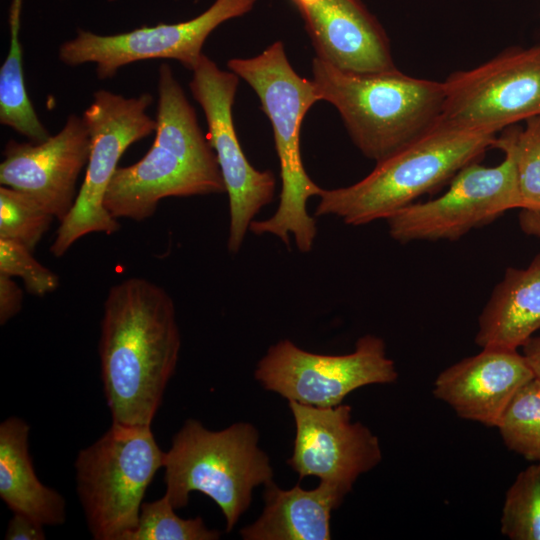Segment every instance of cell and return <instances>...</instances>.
<instances>
[{
	"label": "cell",
	"mask_w": 540,
	"mask_h": 540,
	"mask_svg": "<svg viewBox=\"0 0 540 540\" xmlns=\"http://www.w3.org/2000/svg\"><path fill=\"white\" fill-rule=\"evenodd\" d=\"M103 310L98 352L112 422L151 426L181 348L174 302L159 285L130 277L109 289Z\"/></svg>",
	"instance_id": "6da1fadb"
},
{
	"label": "cell",
	"mask_w": 540,
	"mask_h": 540,
	"mask_svg": "<svg viewBox=\"0 0 540 540\" xmlns=\"http://www.w3.org/2000/svg\"><path fill=\"white\" fill-rule=\"evenodd\" d=\"M155 139L142 159L116 169L104 206L115 219L144 221L168 197L226 192L216 154L171 66L158 70Z\"/></svg>",
	"instance_id": "7a4b0ae2"
},
{
	"label": "cell",
	"mask_w": 540,
	"mask_h": 540,
	"mask_svg": "<svg viewBox=\"0 0 540 540\" xmlns=\"http://www.w3.org/2000/svg\"><path fill=\"white\" fill-rule=\"evenodd\" d=\"M497 133L440 120L422 136L376 162L360 181L323 189L316 216L334 215L359 226L387 219L396 211L450 183L466 165L493 148Z\"/></svg>",
	"instance_id": "3957f363"
},
{
	"label": "cell",
	"mask_w": 540,
	"mask_h": 540,
	"mask_svg": "<svg viewBox=\"0 0 540 540\" xmlns=\"http://www.w3.org/2000/svg\"><path fill=\"white\" fill-rule=\"evenodd\" d=\"M227 67L257 94L272 124L280 164L279 206L270 218L253 220L249 230L257 235L273 234L287 247L292 234L298 250L307 253L317 234L316 221L306 209L307 201L323 190L308 176L300 150L302 121L312 105L320 101L314 82L293 69L281 41L255 57L232 58Z\"/></svg>",
	"instance_id": "277c9868"
},
{
	"label": "cell",
	"mask_w": 540,
	"mask_h": 540,
	"mask_svg": "<svg viewBox=\"0 0 540 540\" xmlns=\"http://www.w3.org/2000/svg\"><path fill=\"white\" fill-rule=\"evenodd\" d=\"M312 74L320 100L337 109L355 146L375 162L422 136L442 118V82L398 69L344 71L317 57Z\"/></svg>",
	"instance_id": "5b68a950"
},
{
	"label": "cell",
	"mask_w": 540,
	"mask_h": 540,
	"mask_svg": "<svg viewBox=\"0 0 540 540\" xmlns=\"http://www.w3.org/2000/svg\"><path fill=\"white\" fill-rule=\"evenodd\" d=\"M258 442V430L251 423L212 431L187 419L164 455V495L180 509L191 492L203 493L220 508L226 532H231L248 510L253 490L273 481L270 458Z\"/></svg>",
	"instance_id": "8992f818"
},
{
	"label": "cell",
	"mask_w": 540,
	"mask_h": 540,
	"mask_svg": "<svg viewBox=\"0 0 540 540\" xmlns=\"http://www.w3.org/2000/svg\"><path fill=\"white\" fill-rule=\"evenodd\" d=\"M165 452L151 426L113 423L75 461L77 493L96 540H125L137 526L145 492Z\"/></svg>",
	"instance_id": "52a82bcc"
},
{
	"label": "cell",
	"mask_w": 540,
	"mask_h": 540,
	"mask_svg": "<svg viewBox=\"0 0 540 540\" xmlns=\"http://www.w3.org/2000/svg\"><path fill=\"white\" fill-rule=\"evenodd\" d=\"M153 100L150 93L125 97L100 89L93 94L82 115L91 140L85 178L50 247L53 256H63L87 234L109 235L120 229L117 219L104 206L105 194L126 149L155 132L156 120L147 114Z\"/></svg>",
	"instance_id": "ba28073f"
},
{
	"label": "cell",
	"mask_w": 540,
	"mask_h": 540,
	"mask_svg": "<svg viewBox=\"0 0 540 540\" xmlns=\"http://www.w3.org/2000/svg\"><path fill=\"white\" fill-rule=\"evenodd\" d=\"M493 148L504 153L499 165L486 167L479 161L466 165L439 197L412 203L389 216L386 221L390 236L400 243L454 241L508 210L525 209L512 145L505 130L496 137Z\"/></svg>",
	"instance_id": "9c48e42d"
},
{
	"label": "cell",
	"mask_w": 540,
	"mask_h": 540,
	"mask_svg": "<svg viewBox=\"0 0 540 540\" xmlns=\"http://www.w3.org/2000/svg\"><path fill=\"white\" fill-rule=\"evenodd\" d=\"M254 377L288 402L330 407L360 387L393 383L398 373L383 339L367 334L345 355L316 354L280 340L258 361Z\"/></svg>",
	"instance_id": "30bf717a"
},
{
	"label": "cell",
	"mask_w": 540,
	"mask_h": 540,
	"mask_svg": "<svg viewBox=\"0 0 540 540\" xmlns=\"http://www.w3.org/2000/svg\"><path fill=\"white\" fill-rule=\"evenodd\" d=\"M442 120L496 133L540 115V44L508 48L442 81Z\"/></svg>",
	"instance_id": "8fae6325"
},
{
	"label": "cell",
	"mask_w": 540,
	"mask_h": 540,
	"mask_svg": "<svg viewBox=\"0 0 540 540\" xmlns=\"http://www.w3.org/2000/svg\"><path fill=\"white\" fill-rule=\"evenodd\" d=\"M189 83L193 98L201 106L229 197L228 251L238 253L257 213L274 199L276 180L272 171L255 169L239 143L232 107L239 76L220 69L203 54Z\"/></svg>",
	"instance_id": "7c38bea8"
},
{
	"label": "cell",
	"mask_w": 540,
	"mask_h": 540,
	"mask_svg": "<svg viewBox=\"0 0 540 540\" xmlns=\"http://www.w3.org/2000/svg\"><path fill=\"white\" fill-rule=\"evenodd\" d=\"M257 0H215L200 15L187 21L145 26L129 32L100 35L79 29L59 46L58 58L67 66L94 63L97 77L113 78L128 64L172 59L193 71L203 56L208 36L222 23L252 10Z\"/></svg>",
	"instance_id": "4fadbf2b"
},
{
	"label": "cell",
	"mask_w": 540,
	"mask_h": 540,
	"mask_svg": "<svg viewBox=\"0 0 540 540\" xmlns=\"http://www.w3.org/2000/svg\"><path fill=\"white\" fill-rule=\"evenodd\" d=\"M295 423L292 455L287 464L299 475L316 476L351 491L361 474L382 460L379 440L360 422L352 421V408L289 401Z\"/></svg>",
	"instance_id": "5bb4252c"
},
{
	"label": "cell",
	"mask_w": 540,
	"mask_h": 540,
	"mask_svg": "<svg viewBox=\"0 0 540 540\" xmlns=\"http://www.w3.org/2000/svg\"><path fill=\"white\" fill-rule=\"evenodd\" d=\"M90 146L88 127L76 114H70L62 129L43 142L11 139L0 164L1 186L27 194L61 223L74 206Z\"/></svg>",
	"instance_id": "9a60e30c"
},
{
	"label": "cell",
	"mask_w": 540,
	"mask_h": 540,
	"mask_svg": "<svg viewBox=\"0 0 540 540\" xmlns=\"http://www.w3.org/2000/svg\"><path fill=\"white\" fill-rule=\"evenodd\" d=\"M316 57L338 69L379 73L397 69L382 25L360 0H292Z\"/></svg>",
	"instance_id": "2e32d148"
},
{
	"label": "cell",
	"mask_w": 540,
	"mask_h": 540,
	"mask_svg": "<svg viewBox=\"0 0 540 540\" xmlns=\"http://www.w3.org/2000/svg\"><path fill=\"white\" fill-rule=\"evenodd\" d=\"M535 375L518 350L482 348L443 370L434 396L466 420L497 427L517 391Z\"/></svg>",
	"instance_id": "e0dca14e"
},
{
	"label": "cell",
	"mask_w": 540,
	"mask_h": 540,
	"mask_svg": "<svg viewBox=\"0 0 540 540\" xmlns=\"http://www.w3.org/2000/svg\"><path fill=\"white\" fill-rule=\"evenodd\" d=\"M264 487L263 511L240 530L244 540H329L331 514L350 492L322 480L313 489H282L274 481Z\"/></svg>",
	"instance_id": "ac0fdd59"
},
{
	"label": "cell",
	"mask_w": 540,
	"mask_h": 540,
	"mask_svg": "<svg viewBox=\"0 0 540 540\" xmlns=\"http://www.w3.org/2000/svg\"><path fill=\"white\" fill-rule=\"evenodd\" d=\"M540 329V253L526 268H508L478 319L481 348L518 350Z\"/></svg>",
	"instance_id": "d6986e66"
},
{
	"label": "cell",
	"mask_w": 540,
	"mask_h": 540,
	"mask_svg": "<svg viewBox=\"0 0 540 540\" xmlns=\"http://www.w3.org/2000/svg\"><path fill=\"white\" fill-rule=\"evenodd\" d=\"M29 432V424L19 417H8L0 424V497L13 513L44 526L60 525L66 519L65 500L36 476Z\"/></svg>",
	"instance_id": "ffe728a7"
},
{
	"label": "cell",
	"mask_w": 540,
	"mask_h": 540,
	"mask_svg": "<svg viewBox=\"0 0 540 540\" xmlns=\"http://www.w3.org/2000/svg\"><path fill=\"white\" fill-rule=\"evenodd\" d=\"M21 10L11 9L9 15L10 43L7 56L0 67V123L40 143L51 135L40 121L28 96L23 73L20 42Z\"/></svg>",
	"instance_id": "44dd1931"
},
{
	"label": "cell",
	"mask_w": 540,
	"mask_h": 540,
	"mask_svg": "<svg viewBox=\"0 0 540 540\" xmlns=\"http://www.w3.org/2000/svg\"><path fill=\"white\" fill-rule=\"evenodd\" d=\"M496 428L508 449L540 462V379L532 378L517 391Z\"/></svg>",
	"instance_id": "7402d4cb"
},
{
	"label": "cell",
	"mask_w": 540,
	"mask_h": 540,
	"mask_svg": "<svg viewBox=\"0 0 540 540\" xmlns=\"http://www.w3.org/2000/svg\"><path fill=\"white\" fill-rule=\"evenodd\" d=\"M500 524L511 540H540V462L521 471L507 490Z\"/></svg>",
	"instance_id": "603a6c76"
},
{
	"label": "cell",
	"mask_w": 540,
	"mask_h": 540,
	"mask_svg": "<svg viewBox=\"0 0 540 540\" xmlns=\"http://www.w3.org/2000/svg\"><path fill=\"white\" fill-rule=\"evenodd\" d=\"M169 499L142 503L136 528L125 540H217L221 533L206 526L201 517H179Z\"/></svg>",
	"instance_id": "cb8c5ba5"
},
{
	"label": "cell",
	"mask_w": 540,
	"mask_h": 540,
	"mask_svg": "<svg viewBox=\"0 0 540 540\" xmlns=\"http://www.w3.org/2000/svg\"><path fill=\"white\" fill-rule=\"evenodd\" d=\"M55 217L27 194L0 188V238L35 249Z\"/></svg>",
	"instance_id": "d4e9b609"
},
{
	"label": "cell",
	"mask_w": 540,
	"mask_h": 540,
	"mask_svg": "<svg viewBox=\"0 0 540 540\" xmlns=\"http://www.w3.org/2000/svg\"><path fill=\"white\" fill-rule=\"evenodd\" d=\"M525 122L524 128L512 125L504 130L512 145L525 209L540 210V115Z\"/></svg>",
	"instance_id": "484cf974"
},
{
	"label": "cell",
	"mask_w": 540,
	"mask_h": 540,
	"mask_svg": "<svg viewBox=\"0 0 540 540\" xmlns=\"http://www.w3.org/2000/svg\"><path fill=\"white\" fill-rule=\"evenodd\" d=\"M23 244L0 238V273L20 277L27 292L43 297L59 286V277L43 266Z\"/></svg>",
	"instance_id": "4316f807"
},
{
	"label": "cell",
	"mask_w": 540,
	"mask_h": 540,
	"mask_svg": "<svg viewBox=\"0 0 540 540\" xmlns=\"http://www.w3.org/2000/svg\"><path fill=\"white\" fill-rule=\"evenodd\" d=\"M23 293L12 277L0 273V324L5 325L22 308Z\"/></svg>",
	"instance_id": "83f0119b"
},
{
	"label": "cell",
	"mask_w": 540,
	"mask_h": 540,
	"mask_svg": "<svg viewBox=\"0 0 540 540\" xmlns=\"http://www.w3.org/2000/svg\"><path fill=\"white\" fill-rule=\"evenodd\" d=\"M43 526L24 514L13 513L4 538L6 540H44L46 537Z\"/></svg>",
	"instance_id": "f1b7e54d"
},
{
	"label": "cell",
	"mask_w": 540,
	"mask_h": 540,
	"mask_svg": "<svg viewBox=\"0 0 540 540\" xmlns=\"http://www.w3.org/2000/svg\"><path fill=\"white\" fill-rule=\"evenodd\" d=\"M518 220L525 234L540 238V210L521 209Z\"/></svg>",
	"instance_id": "f546056e"
},
{
	"label": "cell",
	"mask_w": 540,
	"mask_h": 540,
	"mask_svg": "<svg viewBox=\"0 0 540 540\" xmlns=\"http://www.w3.org/2000/svg\"><path fill=\"white\" fill-rule=\"evenodd\" d=\"M523 355L532 369L535 377L540 379V336L531 337L522 346Z\"/></svg>",
	"instance_id": "4dcf8cb0"
}]
</instances>
